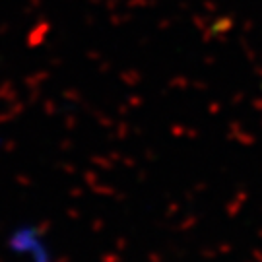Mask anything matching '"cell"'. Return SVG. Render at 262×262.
I'll use <instances>...</instances> for the list:
<instances>
[]
</instances>
